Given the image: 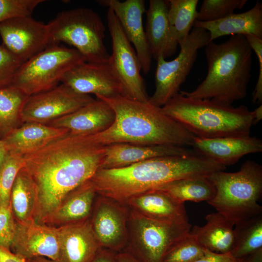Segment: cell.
Segmentation results:
<instances>
[{
    "label": "cell",
    "mask_w": 262,
    "mask_h": 262,
    "mask_svg": "<svg viewBox=\"0 0 262 262\" xmlns=\"http://www.w3.org/2000/svg\"><path fill=\"white\" fill-rule=\"evenodd\" d=\"M104 148L93 135L68 132L23 156L36 192L34 221L48 220L71 192L91 179L99 168Z\"/></svg>",
    "instance_id": "obj_1"
},
{
    "label": "cell",
    "mask_w": 262,
    "mask_h": 262,
    "mask_svg": "<svg viewBox=\"0 0 262 262\" xmlns=\"http://www.w3.org/2000/svg\"><path fill=\"white\" fill-rule=\"evenodd\" d=\"M222 165L195 152L154 158L127 166L98 169L90 180L97 194L126 205L130 198L184 178L208 177Z\"/></svg>",
    "instance_id": "obj_2"
},
{
    "label": "cell",
    "mask_w": 262,
    "mask_h": 262,
    "mask_svg": "<svg viewBox=\"0 0 262 262\" xmlns=\"http://www.w3.org/2000/svg\"><path fill=\"white\" fill-rule=\"evenodd\" d=\"M97 98L107 103L115 114L114 122L109 129L93 135L99 144L191 146L195 136L148 100L140 101L122 96Z\"/></svg>",
    "instance_id": "obj_3"
},
{
    "label": "cell",
    "mask_w": 262,
    "mask_h": 262,
    "mask_svg": "<svg viewBox=\"0 0 262 262\" xmlns=\"http://www.w3.org/2000/svg\"><path fill=\"white\" fill-rule=\"evenodd\" d=\"M204 47L208 65L205 79L194 90L180 93L229 105L244 98L251 78L253 52L245 36L232 35L221 43L210 41Z\"/></svg>",
    "instance_id": "obj_4"
},
{
    "label": "cell",
    "mask_w": 262,
    "mask_h": 262,
    "mask_svg": "<svg viewBox=\"0 0 262 262\" xmlns=\"http://www.w3.org/2000/svg\"><path fill=\"white\" fill-rule=\"evenodd\" d=\"M163 112L195 137L213 138L249 135L253 112L213 99L193 98L180 93L161 107Z\"/></svg>",
    "instance_id": "obj_5"
},
{
    "label": "cell",
    "mask_w": 262,
    "mask_h": 262,
    "mask_svg": "<svg viewBox=\"0 0 262 262\" xmlns=\"http://www.w3.org/2000/svg\"><path fill=\"white\" fill-rule=\"evenodd\" d=\"M208 178L216 190L208 203L234 224L262 213L258 203L262 194L261 165L247 160L237 172L218 171Z\"/></svg>",
    "instance_id": "obj_6"
},
{
    "label": "cell",
    "mask_w": 262,
    "mask_h": 262,
    "mask_svg": "<svg viewBox=\"0 0 262 262\" xmlns=\"http://www.w3.org/2000/svg\"><path fill=\"white\" fill-rule=\"evenodd\" d=\"M47 25L48 47L64 42L74 47L86 62H108L110 55L104 43L105 25L92 9L81 7L62 11Z\"/></svg>",
    "instance_id": "obj_7"
},
{
    "label": "cell",
    "mask_w": 262,
    "mask_h": 262,
    "mask_svg": "<svg viewBox=\"0 0 262 262\" xmlns=\"http://www.w3.org/2000/svg\"><path fill=\"white\" fill-rule=\"evenodd\" d=\"M85 62L75 49L49 46L22 64L12 86L27 96L46 91L61 83L70 69Z\"/></svg>",
    "instance_id": "obj_8"
},
{
    "label": "cell",
    "mask_w": 262,
    "mask_h": 262,
    "mask_svg": "<svg viewBox=\"0 0 262 262\" xmlns=\"http://www.w3.org/2000/svg\"><path fill=\"white\" fill-rule=\"evenodd\" d=\"M126 250L141 262H163L171 246L189 232V222L171 223L146 218L130 209Z\"/></svg>",
    "instance_id": "obj_9"
},
{
    "label": "cell",
    "mask_w": 262,
    "mask_h": 262,
    "mask_svg": "<svg viewBox=\"0 0 262 262\" xmlns=\"http://www.w3.org/2000/svg\"><path fill=\"white\" fill-rule=\"evenodd\" d=\"M209 38L206 30L193 27L175 59L166 61L161 57L156 60L155 90L148 100L151 103L162 107L180 93L196 60L198 50L206 45Z\"/></svg>",
    "instance_id": "obj_10"
},
{
    "label": "cell",
    "mask_w": 262,
    "mask_h": 262,
    "mask_svg": "<svg viewBox=\"0 0 262 262\" xmlns=\"http://www.w3.org/2000/svg\"><path fill=\"white\" fill-rule=\"evenodd\" d=\"M106 18L112 42V53L108 63L120 83L122 96L147 101L149 97L141 74V66L136 52L109 8Z\"/></svg>",
    "instance_id": "obj_11"
},
{
    "label": "cell",
    "mask_w": 262,
    "mask_h": 262,
    "mask_svg": "<svg viewBox=\"0 0 262 262\" xmlns=\"http://www.w3.org/2000/svg\"><path fill=\"white\" fill-rule=\"evenodd\" d=\"M95 99L90 95L79 94L61 83L51 89L28 96L21 109V121L47 124Z\"/></svg>",
    "instance_id": "obj_12"
},
{
    "label": "cell",
    "mask_w": 262,
    "mask_h": 262,
    "mask_svg": "<svg viewBox=\"0 0 262 262\" xmlns=\"http://www.w3.org/2000/svg\"><path fill=\"white\" fill-rule=\"evenodd\" d=\"M97 196L90 219L94 232L102 247L121 252L128 243L130 209L113 199Z\"/></svg>",
    "instance_id": "obj_13"
},
{
    "label": "cell",
    "mask_w": 262,
    "mask_h": 262,
    "mask_svg": "<svg viewBox=\"0 0 262 262\" xmlns=\"http://www.w3.org/2000/svg\"><path fill=\"white\" fill-rule=\"evenodd\" d=\"M2 45L25 63L49 45V28L32 16L8 20L0 23Z\"/></svg>",
    "instance_id": "obj_14"
},
{
    "label": "cell",
    "mask_w": 262,
    "mask_h": 262,
    "mask_svg": "<svg viewBox=\"0 0 262 262\" xmlns=\"http://www.w3.org/2000/svg\"><path fill=\"white\" fill-rule=\"evenodd\" d=\"M61 83L82 94H94L97 98L122 96V89L108 63L83 62L67 72Z\"/></svg>",
    "instance_id": "obj_15"
},
{
    "label": "cell",
    "mask_w": 262,
    "mask_h": 262,
    "mask_svg": "<svg viewBox=\"0 0 262 262\" xmlns=\"http://www.w3.org/2000/svg\"><path fill=\"white\" fill-rule=\"evenodd\" d=\"M97 2L113 10L125 35L134 47L142 70L147 74L153 57L143 24V16L146 12L144 0H100Z\"/></svg>",
    "instance_id": "obj_16"
},
{
    "label": "cell",
    "mask_w": 262,
    "mask_h": 262,
    "mask_svg": "<svg viewBox=\"0 0 262 262\" xmlns=\"http://www.w3.org/2000/svg\"><path fill=\"white\" fill-rule=\"evenodd\" d=\"M11 248L26 260L42 257L59 261L58 228L41 225L33 219L17 222Z\"/></svg>",
    "instance_id": "obj_17"
},
{
    "label": "cell",
    "mask_w": 262,
    "mask_h": 262,
    "mask_svg": "<svg viewBox=\"0 0 262 262\" xmlns=\"http://www.w3.org/2000/svg\"><path fill=\"white\" fill-rule=\"evenodd\" d=\"M191 146L197 154L226 166L246 154L261 152L262 141L250 135L213 138L195 136Z\"/></svg>",
    "instance_id": "obj_18"
},
{
    "label": "cell",
    "mask_w": 262,
    "mask_h": 262,
    "mask_svg": "<svg viewBox=\"0 0 262 262\" xmlns=\"http://www.w3.org/2000/svg\"><path fill=\"white\" fill-rule=\"evenodd\" d=\"M115 114L105 101L97 99L65 116L47 124L67 129L75 135H94L109 129L114 123Z\"/></svg>",
    "instance_id": "obj_19"
},
{
    "label": "cell",
    "mask_w": 262,
    "mask_h": 262,
    "mask_svg": "<svg viewBox=\"0 0 262 262\" xmlns=\"http://www.w3.org/2000/svg\"><path fill=\"white\" fill-rule=\"evenodd\" d=\"M195 152L193 149L176 146L112 144L105 146L104 154L99 169L120 168L154 158Z\"/></svg>",
    "instance_id": "obj_20"
},
{
    "label": "cell",
    "mask_w": 262,
    "mask_h": 262,
    "mask_svg": "<svg viewBox=\"0 0 262 262\" xmlns=\"http://www.w3.org/2000/svg\"><path fill=\"white\" fill-rule=\"evenodd\" d=\"M60 262H90L102 247L89 219L58 228Z\"/></svg>",
    "instance_id": "obj_21"
},
{
    "label": "cell",
    "mask_w": 262,
    "mask_h": 262,
    "mask_svg": "<svg viewBox=\"0 0 262 262\" xmlns=\"http://www.w3.org/2000/svg\"><path fill=\"white\" fill-rule=\"evenodd\" d=\"M168 0H150L146 12V35L156 60L172 56L179 46L168 19Z\"/></svg>",
    "instance_id": "obj_22"
},
{
    "label": "cell",
    "mask_w": 262,
    "mask_h": 262,
    "mask_svg": "<svg viewBox=\"0 0 262 262\" xmlns=\"http://www.w3.org/2000/svg\"><path fill=\"white\" fill-rule=\"evenodd\" d=\"M129 208L148 219L165 223L188 222L184 203H180L166 194L154 190L128 200Z\"/></svg>",
    "instance_id": "obj_23"
},
{
    "label": "cell",
    "mask_w": 262,
    "mask_h": 262,
    "mask_svg": "<svg viewBox=\"0 0 262 262\" xmlns=\"http://www.w3.org/2000/svg\"><path fill=\"white\" fill-rule=\"evenodd\" d=\"M66 129L37 122H25L2 139L8 152L24 156L67 134Z\"/></svg>",
    "instance_id": "obj_24"
},
{
    "label": "cell",
    "mask_w": 262,
    "mask_h": 262,
    "mask_svg": "<svg viewBox=\"0 0 262 262\" xmlns=\"http://www.w3.org/2000/svg\"><path fill=\"white\" fill-rule=\"evenodd\" d=\"M206 30L209 41L228 35H252L262 38V4L257 1L249 10L233 13L222 19L213 21L196 20L194 26Z\"/></svg>",
    "instance_id": "obj_25"
},
{
    "label": "cell",
    "mask_w": 262,
    "mask_h": 262,
    "mask_svg": "<svg viewBox=\"0 0 262 262\" xmlns=\"http://www.w3.org/2000/svg\"><path fill=\"white\" fill-rule=\"evenodd\" d=\"M206 224L195 226L190 233L206 249L217 253L231 252L234 245L235 224L218 212L205 216Z\"/></svg>",
    "instance_id": "obj_26"
},
{
    "label": "cell",
    "mask_w": 262,
    "mask_h": 262,
    "mask_svg": "<svg viewBox=\"0 0 262 262\" xmlns=\"http://www.w3.org/2000/svg\"><path fill=\"white\" fill-rule=\"evenodd\" d=\"M97 195L92 181L84 182L67 195L49 219L64 225L89 219Z\"/></svg>",
    "instance_id": "obj_27"
},
{
    "label": "cell",
    "mask_w": 262,
    "mask_h": 262,
    "mask_svg": "<svg viewBox=\"0 0 262 262\" xmlns=\"http://www.w3.org/2000/svg\"><path fill=\"white\" fill-rule=\"evenodd\" d=\"M155 190L161 191L177 202H200L211 200L216 194L215 188L208 177L184 178L164 184Z\"/></svg>",
    "instance_id": "obj_28"
},
{
    "label": "cell",
    "mask_w": 262,
    "mask_h": 262,
    "mask_svg": "<svg viewBox=\"0 0 262 262\" xmlns=\"http://www.w3.org/2000/svg\"><path fill=\"white\" fill-rule=\"evenodd\" d=\"M234 245L231 252L240 260L262 249V216L259 214L236 223L234 226Z\"/></svg>",
    "instance_id": "obj_29"
},
{
    "label": "cell",
    "mask_w": 262,
    "mask_h": 262,
    "mask_svg": "<svg viewBox=\"0 0 262 262\" xmlns=\"http://www.w3.org/2000/svg\"><path fill=\"white\" fill-rule=\"evenodd\" d=\"M10 203L13 213L18 222L33 219L36 203L34 184L24 167L18 172L11 193Z\"/></svg>",
    "instance_id": "obj_30"
},
{
    "label": "cell",
    "mask_w": 262,
    "mask_h": 262,
    "mask_svg": "<svg viewBox=\"0 0 262 262\" xmlns=\"http://www.w3.org/2000/svg\"><path fill=\"white\" fill-rule=\"evenodd\" d=\"M28 97L12 86L0 88V139L22 124L20 113Z\"/></svg>",
    "instance_id": "obj_31"
},
{
    "label": "cell",
    "mask_w": 262,
    "mask_h": 262,
    "mask_svg": "<svg viewBox=\"0 0 262 262\" xmlns=\"http://www.w3.org/2000/svg\"><path fill=\"white\" fill-rule=\"evenodd\" d=\"M168 19L181 46L190 34L197 15L198 0H168Z\"/></svg>",
    "instance_id": "obj_32"
},
{
    "label": "cell",
    "mask_w": 262,
    "mask_h": 262,
    "mask_svg": "<svg viewBox=\"0 0 262 262\" xmlns=\"http://www.w3.org/2000/svg\"><path fill=\"white\" fill-rule=\"evenodd\" d=\"M206 248L189 231L171 246L163 262H192L202 256Z\"/></svg>",
    "instance_id": "obj_33"
},
{
    "label": "cell",
    "mask_w": 262,
    "mask_h": 262,
    "mask_svg": "<svg viewBox=\"0 0 262 262\" xmlns=\"http://www.w3.org/2000/svg\"><path fill=\"white\" fill-rule=\"evenodd\" d=\"M24 165L23 156L8 153L0 167V206L10 204L11 193L15 180Z\"/></svg>",
    "instance_id": "obj_34"
},
{
    "label": "cell",
    "mask_w": 262,
    "mask_h": 262,
    "mask_svg": "<svg viewBox=\"0 0 262 262\" xmlns=\"http://www.w3.org/2000/svg\"><path fill=\"white\" fill-rule=\"evenodd\" d=\"M246 0H204L197 11L196 20L213 21L222 19L242 9Z\"/></svg>",
    "instance_id": "obj_35"
},
{
    "label": "cell",
    "mask_w": 262,
    "mask_h": 262,
    "mask_svg": "<svg viewBox=\"0 0 262 262\" xmlns=\"http://www.w3.org/2000/svg\"><path fill=\"white\" fill-rule=\"evenodd\" d=\"M44 0H0V23L21 17L32 16L34 9Z\"/></svg>",
    "instance_id": "obj_36"
},
{
    "label": "cell",
    "mask_w": 262,
    "mask_h": 262,
    "mask_svg": "<svg viewBox=\"0 0 262 262\" xmlns=\"http://www.w3.org/2000/svg\"><path fill=\"white\" fill-rule=\"evenodd\" d=\"M23 63L0 45V88L11 86L14 79Z\"/></svg>",
    "instance_id": "obj_37"
},
{
    "label": "cell",
    "mask_w": 262,
    "mask_h": 262,
    "mask_svg": "<svg viewBox=\"0 0 262 262\" xmlns=\"http://www.w3.org/2000/svg\"><path fill=\"white\" fill-rule=\"evenodd\" d=\"M16 229L10 204L0 206V245L10 249Z\"/></svg>",
    "instance_id": "obj_38"
},
{
    "label": "cell",
    "mask_w": 262,
    "mask_h": 262,
    "mask_svg": "<svg viewBox=\"0 0 262 262\" xmlns=\"http://www.w3.org/2000/svg\"><path fill=\"white\" fill-rule=\"evenodd\" d=\"M245 36L258 60L259 75L252 101L255 104L260 105L262 103V38L252 35H246Z\"/></svg>",
    "instance_id": "obj_39"
},
{
    "label": "cell",
    "mask_w": 262,
    "mask_h": 262,
    "mask_svg": "<svg viewBox=\"0 0 262 262\" xmlns=\"http://www.w3.org/2000/svg\"><path fill=\"white\" fill-rule=\"evenodd\" d=\"M231 252L217 253L206 249L204 255L192 262H239Z\"/></svg>",
    "instance_id": "obj_40"
},
{
    "label": "cell",
    "mask_w": 262,
    "mask_h": 262,
    "mask_svg": "<svg viewBox=\"0 0 262 262\" xmlns=\"http://www.w3.org/2000/svg\"><path fill=\"white\" fill-rule=\"evenodd\" d=\"M117 253L101 247L90 262H120Z\"/></svg>",
    "instance_id": "obj_41"
},
{
    "label": "cell",
    "mask_w": 262,
    "mask_h": 262,
    "mask_svg": "<svg viewBox=\"0 0 262 262\" xmlns=\"http://www.w3.org/2000/svg\"><path fill=\"white\" fill-rule=\"evenodd\" d=\"M0 262H27L26 260L0 245Z\"/></svg>",
    "instance_id": "obj_42"
},
{
    "label": "cell",
    "mask_w": 262,
    "mask_h": 262,
    "mask_svg": "<svg viewBox=\"0 0 262 262\" xmlns=\"http://www.w3.org/2000/svg\"><path fill=\"white\" fill-rule=\"evenodd\" d=\"M117 255L120 262H141L134 255L126 250L117 253Z\"/></svg>",
    "instance_id": "obj_43"
},
{
    "label": "cell",
    "mask_w": 262,
    "mask_h": 262,
    "mask_svg": "<svg viewBox=\"0 0 262 262\" xmlns=\"http://www.w3.org/2000/svg\"><path fill=\"white\" fill-rule=\"evenodd\" d=\"M8 149L3 140L0 139V167L8 154Z\"/></svg>",
    "instance_id": "obj_44"
},
{
    "label": "cell",
    "mask_w": 262,
    "mask_h": 262,
    "mask_svg": "<svg viewBox=\"0 0 262 262\" xmlns=\"http://www.w3.org/2000/svg\"><path fill=\"white\" fill-rule=\"evenodd\" d=\"M253 112V124L259 123L262 119V104L256 108Z\"/></svg>",
    "instance_id": "obj_45"
},
{
    "label": "cell",
    "mask_w": 262,
    "mask_h": 262,
    "mask_svg": "<svg viewBox=\"0 0 262 262\" xmlns=\"http://www.w3.org/2000/svg\"><path fill=\"white\" fill-rule=\"evenodd\" d=\"M26 261L27 262H60L58 261H55L42 257H36Z\"/></svg>",
    "instance_id": "obj_46"
},
{
    "label": "cell",
    "mask_w": 262,
    "mask_h": 262,
    "mask_svg": "<svg viewBox=\"0 0 262 262\" xmlns=\"http://www.w3.org/2000/svg\"><path fill=\"white\" fill-rule=\"evenodd\" d=\"M239 262H249L246 258L245 257L239 261Z\"/></svg>",
    "instance_id": "obj_47"
}]
</instances>
